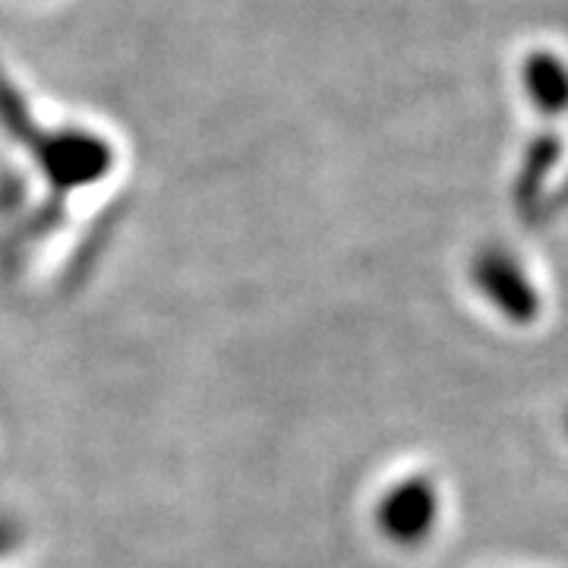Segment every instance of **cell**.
<instances>
[{
    "instance_id": "1",
    "label": "cell",
    "mask_w": 568,
    "mask_h": 568,
    "mask_svg": "<svg viewBox=\"0 0 568 568\" xmlns=\"http://www.w3.org/2000/svg\"><path fill=\"white\" fill-rule=\"evenodd\" d=\"M439 521V489L429 477H405L376 506V528L395 547H420Z\"/></svg>"
},
{
    "instance_id": "2",
    "label": "cell",
    "mask_w": 568,
    "mask_h": 568,
    "mask_svg": "<svg viewBox=\"0 0 568 568\" xmlns=\"http://www.w3.org/2000/svg\"><path fill=\"white\" fill-rule=\"evenodd\" d=\"M470 278L477 291L496 306L508 323L528 325L540 313V294L528 278V272L518 265V260L506 250H484L474 256Z\"/></svg>"
},
{
    "instance_id": "3",
    "label": "cell",
    "mask_w": 568,
    "mask_h": 568,
    "mask_svg": "<svg viewBox=\"0 0 568 568\" xmlns=\"http://www.w3.org/2000/svg\"><path fill=\"white\" fill-rule=\"evenodd\" d=\"M521 80L528 89L530 102L549 118H562L568 111V67L562 58L549 51H534L525 58Z\"/></svg>"
},
{
    "instance_id": "4",
    "label": "cell",
    "mask_w": 568,
    "mask_h": 568,
    "mask_svg": "<svg viewBox=\"0 0 568 568\" xmlns=\"http://www.w3.org/2000/svg\"><path fill=\"white\" fill-rule=\"evenodd\" d=\"M559 159H562V140L556 133H540L530 140L521 171H518V181H515V203L521 212H530L537 205L540 193L547 190L549 178L556 174Z\"/></svg>"
}]
</instances>
